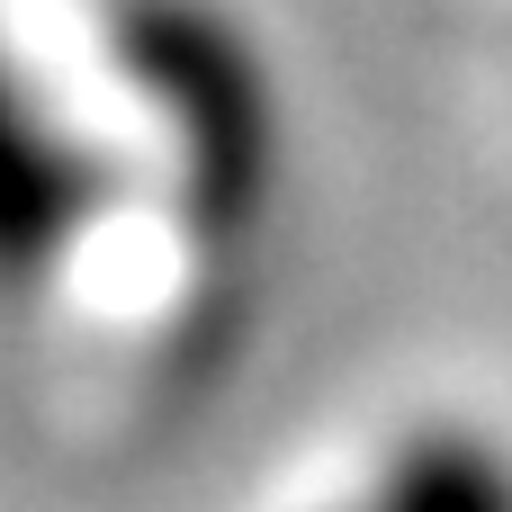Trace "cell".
Listing matches in <instances>:
<instances>
[{
  "instance_id": "cell-1",
  "label": "cell",
  "mask_w": 512,
  "mask_h": 512,
  "mask_svg": "<svg viewBox=\"0 0 512 512\" xmlns=\"http://www.w3.org/2000/svg\"><path fill=\"white\" fill-rule=\"evenodd\" d=\"M99 207H108L99 144L54 108V90L0 27V306L45 297L90 243Z\"/></svg>"
},
{
  "instance_id": "cell-2",
  "label": "cell",
  "mask_w": 512,
  "mask_h": 512,
  "mask_svg": "<svg viewBox=\"0 0 512 512\" xmlns=\"http://www.w3.org/2000/svg\"><path fill=\"white\" fill-rule=\"evenodd\" d=\"M351 504L360 512H512V441L495 423H468V414H423L369 459Z\"/></svg>"
},
{
  "instance_id": "cell-3",
  "label": "cell",
  "mask_w": 512,
  "mask_h": 512,
  "mask_svg": "<svg viewBox=\"0 0 512 512\" xmlns=\"http://www.w3.org/2000/svg\"><path fill=\"white\" fill-rule=\"evenodd\" d=\"M324 512H360V504H351V495H342V504H324Z\"/></svg>"
}]
</instances>
